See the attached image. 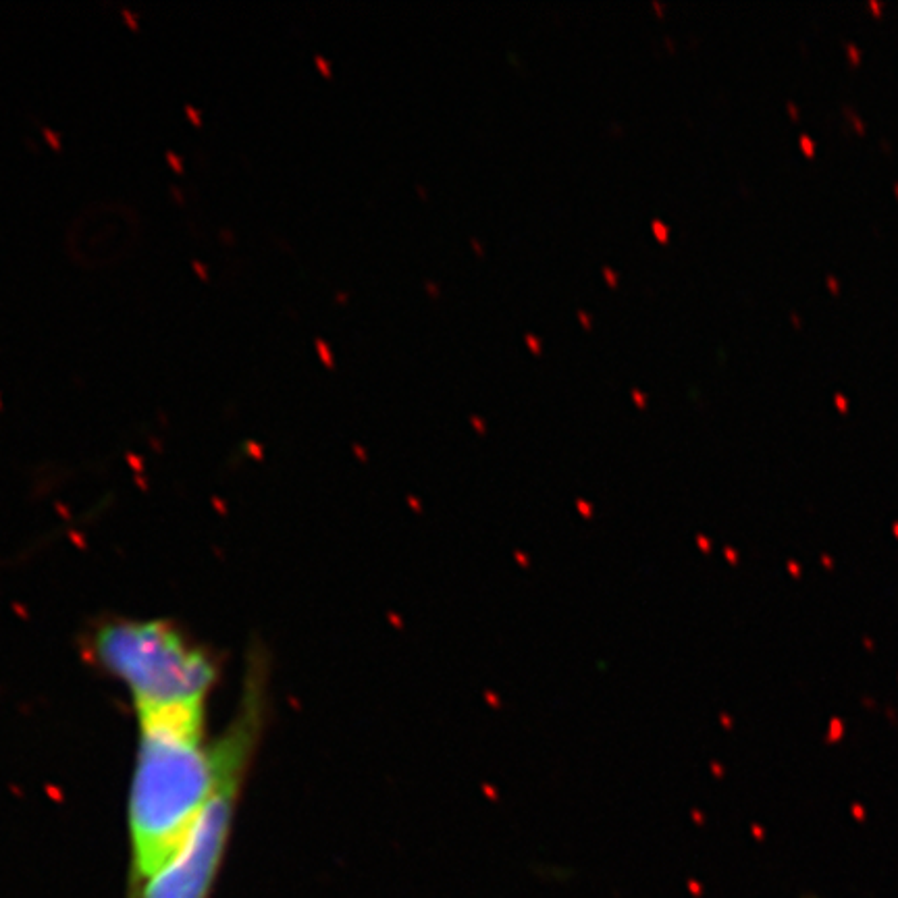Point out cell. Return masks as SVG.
<instances>
[{
  "label": "cell",
  "instance_id": "6da1fadb",
  "mask_svg": "<svg viewBox=\"0 0 898 898\" xmlns=\"http://www.w3.org/2000/svg\"><path fill=\"white\" fill-rule=\"evenodd\" d=\"M138 748L127 801V897L183 844L219 784V753L206 742V705L136 714Z\"/></svg>",
  "mask_w": 898,
  "mask_h": 898
},
{
  "label": "cell",
  "instance_id": "7a4b0ae2",
  "mask_svg": "<svg viewBox=\"0 0 898 898\" xmlns=\"http://www.w3.org/2000/svg\"><path fill=\"white\" fill-rule=\"evenodd\" d=\"M266 707L268 676L247 672L236 714L215 740L217 790L183 844L144 882L136 898H210L229 848L245 778L264 732Z\"/></svg>",
  "mask_w": 898,
  "mask_h": 898
},
{
  "label": "cell",
  "instance_id": "3957f363",
  "mask_svg": "<svg viewBox=\"0 0 898 898\" xmlns=\"http://www.w3.org/2000/svg\"><path fill=\"white\" fill-rule=\"evenodd\" d=\"M89 659L121 682L136 714L206 705L219 680V661L171 620L110 618L85 641Z\"/></svg>",
  "mask_w": 898,
  "mask_h": 898
},
{
  "label": "cell",
  "instance_id": "277c9868",
  "mask_svg": "<svg viewBox=\"0 0 898 898\" xmlns=\"http://www.w3.org/2000/svg\"><path fill=\"white\" fill-rule=\"evenodd\" d=\"M653 229L657 231V238H659V240H667V229H663L657 221L653 223Z\"/></svg>",
  "mask_w": 898,
  "mask_h": 898
},
{
  "label": "cell",
  "instance_id": "5b68a950",
  "mask_svg": "<svg viewBox=\"0 0 898 898\" xmlns=\"http://www.w3.org/2000/svg\"><path fill=\"white\" fill-rule=\"evenodd\" d=\"M526 341H528V345H530V347H535V352H539V341H537L535 337H530V335H528V337H526Z\"/></svg>",
  "mask_w": 898,
  "mask_h": 898
}]
</instances>
